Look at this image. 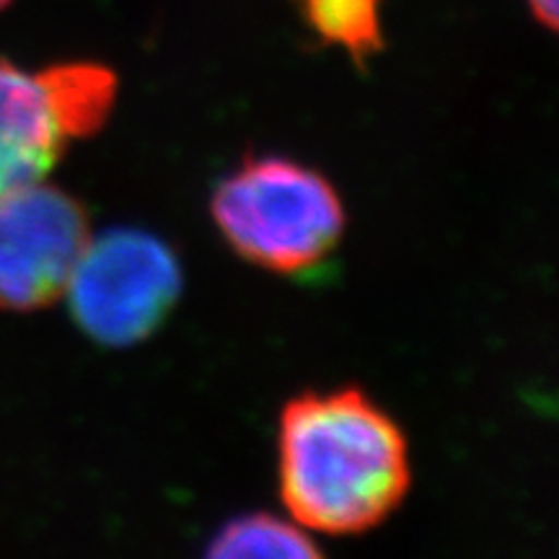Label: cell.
Wrapping results in <instances>:
<instances>
[{
	"instance_id": "obj_2",
	"label": "cell",
	"mask_w": 559,
	"mask_h": 559,
	"mask_svg": "<svg viewBox=\"0 0 559 559\" xmlns=\"http://www.w3.org/2000/svg\"><path fill=\"white\" fill-rule=\"evenodd\" d=\"M210 215L241 260L277 275L319 267L347 226L332 181L283 156L243 160L215 187Z\"/></svg>"
},
{
	"instance_id": "obj_7",
	"label": "cell",
	"mask_w": 559,
	"mask_h": 559,
	"mask_svg": "<svg viewBox=\"0 0 559 559\" xmlns=\"http://www.w3.org/2000/svg\"><path fill=\"white\" fill-rule=\"evenodd\" d=\"M207 557H319L321 549L313 544L311 534L300 528L296 521L277 519L267 513L239 515L228 521L218 534L213 536Z\"/></svg>"
},
{
	"instance_id": "obj_1",
	"label": "cell",
	"mask_w": 559,
	"mask_h": 559,
	"mask_svg": "<svg viewBox=\"0 0 559 559\" xmlns=\"http://www.w3.org/2000/svg\"><path fill=\"white\" fill-rule=\"evenodd\" d=\"M277 485L309 534H366L407 498V438L360 389L309 391L280 412Z\"/></svg>"
},
{
	"instance_id": "obj_5",
	"label": "cell",
	"mask_w": 559,
	"mask_h": 559,
	"mask_svg": "<svg viewBox=\"0 0 559 559\" xmlns=\"http://www.w3.org/2000/svg\"><path fill=\"white\" fill-rule=\"evenodd\" d=\"M88 239L86 207L47 179L5 194L0 200V309L29 313L58 304Z\"/></svg>"
},
{
	"instance_id": "obj_9",
	"label": "cell",
	"mask_w": 559,
	"mask_h": 559,
	"mask_svg": "<svg viewBox=\"0 0 559 559\" xmlns=\"http://www.w3.org/2000/svg\"><path fill=\"white\" fill-rule=\"evenodd\" d=\"M9 3H13V0H0V11H3Z\"/></svg>"
},
{
	"instance_id": "obj_4",
	"label": "cell",
	"mask_w": 559,
	"mask_h": 559,
	"mask_svg": "<svg viewBox=\"0 0 559 559\" xmlns=\"http://www.w3.org/2000/svg\"><path fill=\"white\" fill-rule=\"evenodd\" d=\"M185 288L179 257L140 228H111L83 249L66 296L79 330L102 347H132L166 324Z\"/></svg>"
},
{
	"instance_id": "obj_3",
	"label": "cell",
	"mask_w": 559,
	"mask_h": 559,
	"mask_svg": "<svg viewBox=\"0 0 559 559\" xmlns=\"http://www.w3.org/2000/svg\"><path fill=\"white\" fill-rule=\"evenodd\" d=\"M117 79L96 62L24 70L0 58V200L47 179L73 140L107 122Z\"/></svg>"
},
{
	"instance_id": "obj_8",
	"label": "cell",
	"mask_w": 559,
	"mask_h": 559,
	"mask_svg": "<svg viewBox=\"0 0 559 559\" xmlns=\"http://www.w3.org/2000/svg\"><path fill=\"white\" fill-rule=\"evenodd\" d=\"M528 3V11L531 16L539 21L542 26H547V29L555 32L557 29V19H559V0H526Z\"/></svg>"
},
{
	"instance_id": "obj_6",
	"label": "cell",
	"mask_w": 559,
	"mask_h": 559,
	"mask_svg": "<svg viewBox=\"0 0 559 559\" xmlns=\"http://www.w3.org/2000/svg\"><path fill=\"white\" fill-rule=\"evenodd\" d=\"M300 16L326 45L366 62L383 47L381 0H298Z\"/></svg>"
}]
</instances>
